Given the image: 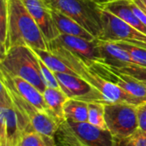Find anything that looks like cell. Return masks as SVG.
<instances>
[{
    "mask_svg": "<svg viewBox=\"0 0 146 146\" xmlns=\"http://www.w3.org/2000/svg\"><path fill=\"white\" fill-rule=\"evenodd\" d=\"M48 50L65 62L79 77L99 91L107 103H125L135 106L146 103L104 79L92 68L91 62L53 43H48Z\"/></svg>",
    "mask_w": 146,
    "mask_h": 146,
    "instance_id": "obj_1",
    "label": "cell"
},
{
    "mask_svg": "<svg viewBox=\"0 0 146 146\" xmlns=\"http://www.w3.org/2000/svg\"><path fill=\"white\" fill-rule=\"evenodd\" d=\"M21 44L28 45L33 49L48 50L47 40L22 0H9L5 52L9 48Z\"/></svg>",
    "mask_w": 146,
    "mask_h": 146,
    "instance_id": "obj_2",
    "label": "cell"
},
{
    "mask_svg": "<svg viewBox=\"0 0 146 146\" xmlns=\"http://www.w3.org/2000/svg\"><path fill=\"white\" fill-rule=\"evenodd\" d=\"M57 146H119V141L107 129L91 123L66 120L55 136Z\"/></svg>",
    "mask_w": 146,
    "mask_h": 146,
    "instance_id": "obj_3",
    "label": "cell"
},
{
    "mask_svg": "<svg viewBox=\"0 0 146 146\" xmlns=\"http://www.w3.org/2000/svg\"><path fill=\"white\" fill-rule=\"evenodd\" d=\"M0 63L1 71L30 82L42 93L46 89L40 73L38 57L30 46L21 44L9 48L1 56Z\"/></svg>",
    "mask_w": 146,
    "mask_h": 146,
    "instance_id": "obj_4",
    "label": "cell"
},
{
    "mask_svg": "<svg viewBox=\"0 0 146 146\" xmlns=\"http://www.w3.org/2000/svg\"><path fill=\"white\" fill-rule=\"evenodd\" d=\"M50 9L68 15L98 38L102 30L100 7L89 0H42Z\"/></svg>",
    "mask_w": 146,
    "mask_h": 146,
    "instance_id": "obj_5",
    "label": "cell"
},
{
    "mask_svg": "<svg viewBox=\"0 0 146 146\" xmlns=\"http://www.w3.org/2000/svg\"><path fill=\"white\" fill-rule=\"evenodd\" d=\"M100 15L102 30L98 39L115 43L125 42L146 49L145 34L101 7Z\"/></svg>",
    "mask_w": 146,
    "mask_h": 146,
    "instance_id": "obj_6",
    "label": "cell"
},
{
    "mask_svg": "<svg viewBox=\"0 0 146 146\" xmlns=\"http://www.w3.org/2000/svg\"><path fill=\"white\" fill-rule=\"evenodd\" d=\"M137 107L125 103L104 104V116L108 130L119 141L139 130Z\"/></svg>",
    "mask_w": 146,
    "mask_h": 146,
    "instance_id": "obj_7",
    "label": "cell"
},
{
    "mask_svg": "<svg viewBox=\"0 0 146 146\" xmlns=\"http://www.w3.org/2000/svg\"><path fill=\"white\" fill-rule=\"evenodd\" d=\"M23 133L19 115L5 86L0 82V139L18 146Z\"/></svg>",
    "mask_w": 146,
    "mask_h": 146,
    "instance_id": "obj_8",
    "label": "cell"
},
{
    "mask_svg": "<svg viewBox=\"0 0 146 146\" xmlns=\"http://www.w3.org/2000/svg\"><path fill=\"white\" fill-rule=\"evenodd\" d=\"M61 90L68 98L77 99L86 103L108 104L102 93L91 86L84 79L69 74L55 73Z\"/></svg>",
    "mask_w": 146,
    "mask_h": 146,
    "instance_id": "obj_9",
    "label": "cell"
},
{
    "mask_svg": "<svg viewBox=\"0 0 146 146\" xmlns=\"http://www.w3.org/2000/svg\"><path fill=\"white\" fill-rule=\"evenodd\" d=\"M92 68L104 79L114 83L127 92L146 102V87L133 77L120 72L117 68L103 62H90Z\"/></svg>",
    "mask_w": 146,
    "mask_h": 146,
    "instance_id": "obj_10",
    "label": "cell"
},
{
    "mask_svg": "<svg viewBox=\"0 0 146 146\" xmlns=\"http://www.w3.org/2000/svg\"><path fill=\"white\" fill-rule=\"evenodd\" d=\"M0 81L3 82L5 85L10 86L15 92L21 96L27 102L31 104L39 111L48 114L49 111L43 96V93L37 89L30 82L16 76H10L3 71H1Z\"/></svg>",
    "mask_w": 146,
    "mask_h": 146,
    "instance_id": "obj_11",
    "label": "cell"
},
{
    "mask_svg": "<svg viewBox=\"0 0 146 146\" xmlns=\"http://www.w3.org/2000/svg\"><path fill=\"white\" fill-rule=\"evenodd\" d=\"M22 2L38 25L48 43L61 35L53 20L50 9L42 0H22Z\"/></svg>",
    "mask_w": 146,
    "mask_h": 146,
    "instance_id": "obj_12",
    "label": "cell"
},
{
    "mask_svg": "<svg viewBox=\"0 0 146 146\" xmlns=\"http://www.w3.org/2000/svg\"><path fill=\"white\" fill-rule=\"evenodd\" d=\"M50 43L60 45L91 62L101 61L97 38L93 41H89L79 37L61 34L58 38Z\"/></svg>",
    "mask_w": 146,
    "mask_h": 146,
    "instance_id": "obj_13",
    "label": "cell"
},
{
    "mask_svg": "<svg viewBox=\"0 0 146 146\" xmlns=\"http://www.w3.org/2000/svg\"><path fill=\"white\" fill-rule=\"evenodd\" d=\"M97 44L101 57L100 62L118 68L133 64L129 54L116 43L102 41L97 38Z\"/></svg>",
    "mask_w": 146,
    "mask_h": 146,
    "instance_id": "obj_14",
    "label": "cell"
},
{
    "mask_svg": "<svg viewBox=\"0 0 146 146\" xmlns=\"http://www.w3.org/2000/svg\"><path fill=\"white\" fill-rule=\"evenodd\" d=\"M131 1L132 0H116L101 5L100 7L111 12L117 17L121 18L122 21H126L146 35V27L133 12L131 6Z\"/></svg>",
    "mask_w": 146,
    "mask_h": 146,
    "instance_id": "obj_15",
    "label": "cell"
},
{
    "mask_svg": "<svg viewBox=\"0 0 146 146\" xmlns=\"http://www.w3.org/2000/svg\"><path fill=\"white\" fill-rule=\"evenodd\" d=\"M50 12L53 20L56 25V27L61 34L79 37L89 41H93L97 38L81 25H80L78 22H76L68 15H64L63 13L56 9H50Z\"/></svg>",
    "mask_w": 146,
    "mask_h": 146,
    "instance_id": "obj_16",
    "label": "cell"
},
{
    "mask_svg": "<svg viewBox=\"0 0 146 146\" xmlns=\"http://www.w3.org/2000/svg\"><path fill=\"white\" fill-rule=\"evenodd\" d=\"M43 96L49 111V115L60 126L66 121L63 109L68 97L61 89L49 87H46L44 91Z\"/></svg>",
    "mask_w": 146,
    "mask_h": 146,
    "instance_id": "obj_17",
    "label": "cell"
},
{
    "mask_svg": "<svg viewBox=\"0 0 146 146\" xmlns=\"http://www.w3.org/2000/svg\"><path fill=\"white\" fill-rule=\"evenodd\" d=\"M63 110L66 120L75 122L88 121V103L86 102L68 98Z\"/></svg>",
    "mask_w": 146,
    "mask_h": 146,
    "instance_id": "obj_18",
    "label": "cell"
},
{
    "mask_svg": "<svg viewBox=\"0 0 146 146\" xmlns=\"http://www.w3.org/2000/svg\"><path fill=\"white\" fill-rule=\"evenodd\" d=\"M33 50L35 52V54L42 60V62L54 73H64V74L77 75L65 62H63L58 56L54 55L49 50H40V49H33Z\"/></svg>",
    "mask_w": 146,
    "mask_h": 146,
    "instance_id": "obj_19",
    "label": "cell"
},
{
    "mask_svg": "<svg viewBox=\"0 0 146 146\" xmlns=\"http://www.w3.org/2000/svg\"><path fill=\"white\" fill-rule=\"evenodd\" d=\"M18 146H57L55 138L43 136L35 131L22 134Z\"/></svg>",
    "mask_w": 146,
    "mask_h": 146,
    "instance_id": "obj_20",
    "label": "cell"
},
{
    "mask_svg": "<svg viewBox=\"0 0 146 146\" xmlns=\"http://www.w3.org/2000/svg\"><path fill=\"white\" fill-rule=\"evenodd\" d=\"M104 104L101 103H88V122L107 130L104 116Z\"/></svg>",
    "mask_w": 146,
    "mask_h": 146,
    "instance_id": "obj_21",
    "label": "cell"
},
{
    "mask_svg": "<svg viewBox=\"0 0 146 146\" xmlns=\"http://www.w3.org/2000/svg\"><path fill=\"white\" fill-rule=\"evenodd\" d=\"M116 44L129 54L133 64L146 68V49L125 42H116Z\"/></svg>",
    "mask_w": 146,
    "mask_h": 146,
    "instance_id": "obj_22",
    "label": "cell"
},
{
    "mask_svg": "<svg viewBox=\"0 0 146 146\" xmlns=\"http://www.w3.org/2000/svg\"><path fill=\"white\" fill-rule=\"evenodd\" d=\"M117 68L120 72L128 74L132 77H133L134 79H136L138 81H139L141 84H143L146 87V68L145 67H142V66H139V65H135V64H131L129 66L127 67H123V68Z\"/></svg>",
    "mask_w": 146,
    "mask_h": 146,
    "instance_id": "obj_23",
    "label": "cell"
},
{
    "mask_svg": "<svg viewBox=\"0 0 146 146\" xmlns=\"http://www.w3.org/2000/svg\"><path fill=\"white\" fill-rule=\"evenodd\" d=\"M39 61V67H40V73L41 76L43 79V81L46 87L49 88H56V89H61L60 85L58 83V80L56 77V74L53 71H51L43 62L42 60L38 57Z\"/></svg>",
    "mask_w": 146,
    "mask_h": 146,
    "instance_id": "obj_24",
    "label": "cell"
},
{
    "mask_svg": "<svg viewBox=\"0 0 146 146\" xmlns=\"http://www.w3.org/2000/svg\"><path fill=\"white\" fill-rule=\"evenodd\" d=\"M119 146H146V133L139 129L131 136L119 140Z\"/></svg>",
    "mask_w": 146,
    "mask_h": 146,
    "instance_id": "obj_25",
    "label": "cell"
},
{
    "mask_svg": "<svg viewBox=\"0 0 146 146\" xmlns=\"http://www.w3.org/2000/svg\"><path fill=\"white\" fill-rule=\"evenodd\" d=\"M139 129L146 133V103L137 107Z\"/></svg>",
    "mask_w": 146,
    "mask_h": 146,
    "instance_id": "obj_26",
    "label": "cell"
},
{
    "mask_svg": "<svg viewBox=\"0 0 146 146\" xmlns=\"http://www.w3.org/2000/svg\"><path fill=\"white\" fill-rule=\"evenodd\" d=\"M142 10L146 13V0H133Z\"/></svg>",
    "mask_w": 146,
    "mask_h": 146,
    "instance_id": "obj_27",
    "label": "cell"
},
{
    "mask_svg": "<svg viewBox=\"0 0 146 146\" xmlns=\"http://www.w3.org/2000/svg\"><path fill=\"white\" fill-rule=\"evenodd\" d=\"M114 1H116V0H96V1H95V3H97L98 5L101 6V5H104V4H105V3L114 2Z\"/></svg>",
    "mask_w": 146,
    "mask_h": 146,
    "instance_id": "obj_28",
    "label": "cell"
},
{
    "mask_svg": "<svg viewBox=\"0 0 146 146\" xmlns=\"http://www.w3.org/2000/svg\"><path fill=\"white\" fill-rule=\"evenodd\" d=\"M0 146H13L6 139H0Z\"/></svg>",
    "mask_w": 146,
    "mask_h": 146,
    "instance_id": "obj_29",
    "label": "cell"
},
{
    "mask_svg": "<svg viewBox=\"0 0 146 146\" xmlns=\"http://www.w3.org/2000/svg\"><path fill=\"white\" fill-rule=\"evenodd\" d=\"M89 1H92V2H93V3H95V1H96V0H89Z\"/></svg>",
    "mask_w": 146,
    "mask_h": 146,
    "instance_id": "obj_30",
    "label": "cell"
}]
</instances>
